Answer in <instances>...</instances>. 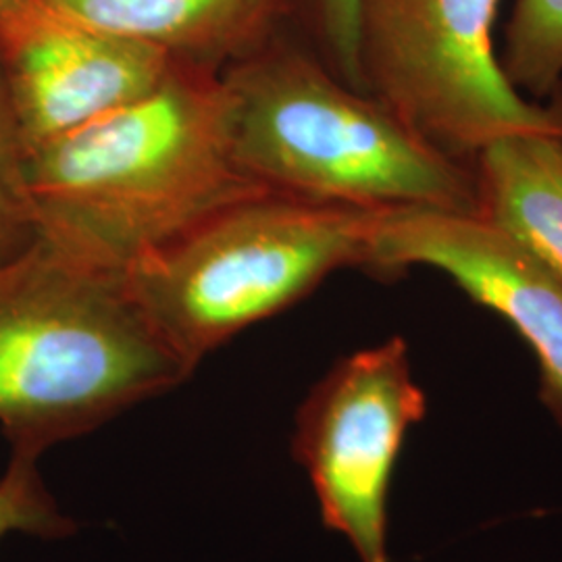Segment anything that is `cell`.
Here are the masks:
<instances>
[{"instance_id": "cell-1", "label": "cell", "mask_w": 562, "mask_h": 562, "mask_svg": "<svg viewBox=\"0 0 562 562\" xmlns=\"http://www.w3.org/2000/svg\"><path fill=\"white\" fill-rule=\"evenodd\" d=\"M27 180L41 240L117 273L267 192L236 159L222 74L180 60L140 99L30 148Z\"/></svg>"}, {"instance_id": "cell-2", "label": "cell", "mask_w": 562, "mask_h": 562, "mask_svg": "<svg viewBox=\"0 0 562 562\" xmlns=\"http://www.w3.org/2000/svg\"><path fill=\"white\" fill-rule=\"evenodd\" d=\"M236 159L269 192L364 211L477 217L469 162L340 80L288 27L222 71Z\"/></svg>"}, {"instance_id": "cell-3", "label": "cell", "mask_w": 562, "mask_h": 562, "mask_svg": "<svg viewBox=\"0 0 562 562\" xmlns=\"http://www.w3.org/2000/svg\"><path fill=\"white\" fill-rule=\"evenodd\" d=\"M194 371L123 273L44 240L0 267V431L11 454L41 461Z\"/></svg>"}, {"instance_id": "cell-4", "label": "cell", "mask_w": 562, "mask_h": 562, "mask_svg": "<svg viewBox=\"0 0 562 562\" xmlns=\"http://www.w3.org/2000/svg\"><path fill=\"white\" fill-rule=\"evenodd\" d=\"M383 211L257 192L148 252L123 276L148 319L194 369L223 344L362 269Z\"/></svg>"}, {"instance_id": "cell-5", "label": "cell", "mask_w": 562, "mask_h": 562, "mask_svg": "<svg viewBox=\"0 0 562 562\" xmlns=\"http://www.w3.org/2000/svg\"><path fill=\"white\" fill-rule=\"evenodd\" d=\"M501 0H361L362 90L457 161L515 132H562V86L546 101L504 74Z\"/></svg>"}, {"instance_id": "cell-6", "label": "cell", "mask_w": 562, "mask_h": 562, "mask_svg": "<svg viewBox=\"0 0 562 562\" xmlns=\"http://www.w3.org/2000/svg\"><path fill=\"white\" fill-rule=\"evenodd\" d=\"M425 415L427 396L401 336L334 362L296 411L292 457L315 490L323 525L361 562H390V487L406 434Z\"/></svg>"}, {"instance_id": "cell-7", "label": "cell", "mask_w": 562, "mask_h": 562, "mask_svg": "<svg viewBox=\"0 0 562 562\" xmlns=\"http://www.w3.org/2000/svg\"><path fill=\"white\" fill-rule=\"evenodd\" d=\"M173 63L50 0H0V78L30 148L140 99Z\"/></svg>"}, {"instance_id": "cell-8", "label": "cell", "mask_w": 562, "mask_h": 562, "mask_svg": "<svg viewBox=\"0 0 562 562\" xmlns=\"http://www.w3.org/2000/svg\"><path fill=\"white\" fill-rule=\"evenodd\" d=\"M413 267L440 271L521 336L540 367V398L562 431L561 278L475 215L383 211L362 269L398 278Z\"/></svg>"}, {"instance_id": "cell-9", "label": "cell", "mask_w": 562, "mask_h": 562, "mask_svg": "<svg viewBox=\"0 0 562 562\" xmlns=\"http://www.w3.org/2000/svg\"><path fill=\"white\" fill-rule=\"evenodd\" d=\"M74 18L222 74L288 27L296 0H50Z\"/></svg>"}, {"instance_id": "cell-10", "label": "cell", "mask_w": 562, "mask_h": 562, "mask_svg": "<svg viewBox=\"0 0 562 562\" xmlns=\"http://www.w3.org/2000/svg\"><path fill=\"white\" fill-rule=\"evenodd\" d=\"M477 217L562 280V132H515L473 157Z\"/></svg>"}, {"instance_id": "cell-11", "label": "cell", "mask_w": 562, "mask_h": 562, "mask_svg": "<svg viewBox=\"0 0 562 562\" xmlns=\"http://www.w3.org/2000/svg\"><path fill=\"white\" fill-rule=\"evenodd\" d=\"M506 78L533 101L562 86V0H513L501 50Z\"/></svg>"}, {"instance_id": "cell-12", "label": "cell", "mask_w": 562, "mask_h": 562, "mask_svg": "<svg viewBox=\"0 0 562 562\" xmlns=\"http://www.w3.org/2000/svg\"><path fill=\"white\" fill-rule=\"evenodd\" d=\"M27 159L30 146L0 78V267L18 261L41 241Z\"/></svg>"}, {"instance_id": "cell-13", "label": "cell", "mask_w": 562, "mask_h": 562, "mask_svg": "<svg viewBox=\"0 0 562 562\" xmlns=\"http://www.w3.org/2000/svg\"><path fill=\"white\" fill-rule=\"evenodd\" d=\"M74 531L76 522L60 513L42 480L38 461L9 454V464L0 477V542L11 533L57 540Z\"/></svg>"}, {"instance_id": "cell-14", "label": "cell", "mask_w": 562, "mask_h": 562, "mask_svg": "<svg viewBox=\"0 0 562 562\" xmlns=\"http://www.w3.org/2000/svg\"><path fill=\"white\" fill-rule=\"evenodd\" d=\"M359 9L361 0H296V13L306 30V42L327 67L362 90L359 69Z\"/></svg>"}]
</instances>
